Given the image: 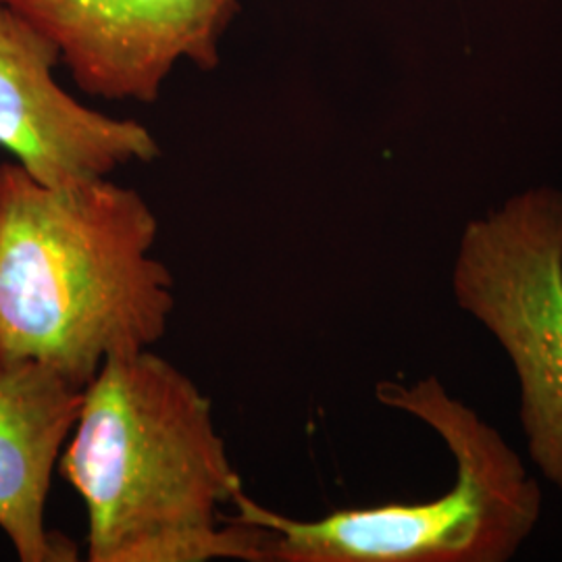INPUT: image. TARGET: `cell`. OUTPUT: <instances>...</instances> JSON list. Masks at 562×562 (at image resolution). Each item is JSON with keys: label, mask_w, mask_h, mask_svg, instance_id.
Masks as SVG:
<instances>
[{"label": "cell", "mask_w": 562, "mask_h": 562, "mask_svg": "<svg viewBox=\"0 0 562 562\" xmlns=\"http://www.w3.org/2000/svg\"><path fill=\"white\" fill-rule=\"evenodd\" d=\"M88 513L92 562H267V531L223 519L240 475L213 406L148 348L102 362L59 459Z\"/></svg>", "instance_id": "obj_1"}, {"label": "cell", "mask_w": 562, "mask_h": 562, "mask_svg": "<svg viewBox=\"0 0 562 562\" xmlns=\"http://www.w3.org/2000/svg\"><path fill=\"white\" fill-rule=\"evenodd\" d=\"M157 234L132 188H55L0 162V364L38 362L83 390L106 359L161 340L176 299Z\"/></svg>", "instance_id": "obj_2"}, {"label": "cell", "mask_w": 562, "mask_h": 562, "mask_svg": "<svg viewBox=\"0 0 562 562\" xmlns=\"http://www.w3.org/2000/svg\"><path fill=\"white\" fill-rule=\"evenodd\" d=\"M378 401L431 427L457 462L454 485L415 504L336 510L299 521L250 501L244 492L229 521L267 531L276 562H506L542 519V487L503 434L438 378L413 385L382 382Z\"/></svg>", "instance_id": "obj_3"}, {"label": "cell", "mask_w": 562, "mask_h": 562, "mask_svg": "<svg viewBox=\"0 0 562 562\" xmlns=\"http://www.w3.org/2000/svg\"><path fill=\"white\" fill-rule=\"evenodd\" d=\"M452 294L513 362L529 461L562 492L561 188H527L467 223Z\"/></svg>", "instance_id": "obj_4"}, {"label": "cell", "mask_w": 562, "mask_h": 562, "mask_svg": "<svg viewBox=\"0 0 562 562\" xmlns=\"http://www.w3.org/2000/svg\"><path fill=\"white\" fill-rule=\"evenodd\" d=\"M57 44L86 94L157 101L176 65H220L240 0H0Z\"/></svg>", "instance_id": "obj_5"}, {"label": "cell", "mask_w": 562, "mask_h": 562, "mask_svg": "<svg viewBox=\"0 0 562 562\" xmlns=\"http://www.w3.org/2000/svg\"><path fill=\"white\" fill-rule=\"evenodd\" d=\"M57 44L0 4V146L41 183L74 186L159 157L153 134L76 101L53 78Z\"/></svg>", "instance_id": "obj_6"}, {"label": "cell", "mask_w": 562, "mask_h": 562, "mask_svg": "<svg viewBox=\"0 0 562 562\" xmlns=\"http://www.w3.org/2000/svg\"><path fill=\"white\" fill-rule=\"evenodd\" d=\"M81 394L38 362L0 364V529L21 562L78 561V546L46 527V498Z\"/></svg>", "instance_id": "obj_7"}]
</instances>
